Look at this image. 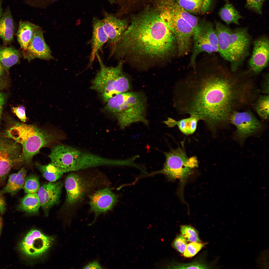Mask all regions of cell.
<instances>
[{
  "mask_svg": "<svg viewBox=\"0 0 269 269\" xmlns=\"http://www.w3.org/2000/svg\"><path fill=\"white\" fill-rule=\"evenodd\" d=\"M216 70L182 80L179 93L182 113L197 116L213 132L227 126L232 113L253 102L256 91L245 74Z\"/></svg>",
  "mask_w": 269,
  "mask_h": 269,
  "instance_id": "obj_1",
  "label": "cell"
},
{
  "mask_svg": "<svg viewBox=\"0 0 269 269\" xmlns=\"http://www.w3.org/2000/svg\"><path fill=\"white\" fill-rule=\"evenodd\" d=\"M158 0L145 5L131 16V24L112 54L125 57L141 68L159 64L175 49V37L164 22Z\"/></svg>",
  "mask_w": 269,
  "mask_h": 269,
  "instance_id": "obj_2",
  "label": "cell"
},
{
  "mask_svg": "<svg viewBox=\"0 0 269 269\" xmlns=\"http://www.w3.org/2000/svg\"><path fill=\"white\" fill-rule=\"evenodd\" d=\"M4 130L5 137L20 144L22 148L20 165L29 163L42 148L48 146L54 142L56 137L36 126L7 119Z\"/></svg>",
  "mask_w": 269,
  "mask_h": 269,
  "instance_id": "obj_3",
  "label": "cell"
},
{
  "mask_svg": "<svg viewBox=\"0 0 269 269\" xmlns=\"http://www.w3.org/2000/svg\"><path fill=\"white\" fill-rule=\"evenodd\" d=\"M218 52L230 65V71L235 72L249 54L251 38L247 27L232 29L216 21L215 22Z\"/></svg>",
  "mask_w": 269,
  "mask_h": 269,
  "instance_id": "obj_4",
  "label": "cell"
},
{
  "mask_svg": "<svg viewBox=\"0 0 269 269\" xmlns=\"http://www.w3.org/2000/svg\"><path fill=\"white\" fill-rule=\"evenodd\" d=\"M107 102L104 110L116 117L122 129L139 122L147 125L146 99L142 93L126 91L112 97Z\"/></svg>",
  "mask_w": 269,
  "mask_h": 269,
  "instance_id": "obj_5",
  "label": "cell"
},
{
  "mask_svg": "<svg viewBox=\"0 0 269 269\" xmlns=\"http://www.w3.org/2000/svg\"><path fill=\"white\" fill-rule=\"evenodd\" d=\"M96 56L100 69L93 80L90 88L97 92L104 101L107 102L115 96L128 91L130 84L129 79L122 71V60L116 67H108L104 65L98 53Z\"/></svg>",
  "mask_w": 269,
  "mask_h": 269,
  "instance_id": "obj_6",
  "label": "cell"
},
{
  "mask_svg": "<svg viewBox=\"0 0 269 269\" xmlns=\"http://www.w3.org/2000/svg\"><path fill=\"white\" fill-rule=\"evenodd\" d=\"M164 153L166 160L163 168L148 174L147 176L163 174L170 179H178L184 182L191 173L192 169L198 166L197 158L193 156L188 158L183 147H179Z\"/></svg>",
  "mask_w": 269,
  "mask_h": 269,
  "instance_id": "obj_7",
  "label": "cell"
},
{
  "mask_svg": "<svg viewBox=\"0 0 269 269\" xmlns=\"http://www.w3.org/2000/svg\"><path fill=\"white\" fill-rule=\"evenodd\" d=\"M100 178L71 173L66 177L65 183L66 195L65 205L72 208L80 205L85 198L100 183Z\"/></svg>",
  "mask_w": 269,
  "mask_h": 269,
  "instance_id": "obj_8",
  "label": "cell"
},
{
  "mask_svg": "<svg viewBox=\"0 0 269 269\" xmlns=\"http://www.w3.org/2000/svg\"><path fill=\"white\" fill-rule=\"evenodd\" d=\"M164 20L175 37L179 56L187 54L194 29L184 19L182 12L172 6L167 10Z\"/></svg>",
  "mask_w": 269,
  "mask_h": 269,
  "instance_id": "obj_9",
  "label": "cell"
},
{
  "mask_svg": "<svg viewBox=\"0 0 269 269\" xmlns=\"http://www.w3.org/2000/svg\"><path fill=\"white\" fill-rule=\"evenodd\" d=\"M230 122L236 129L233 139L241 145L248 137L259 135L266 128L265 124L249 110L241 112H234L230 117Z\"/></svg>",
  "mask_w": 269,
  "mask_h": 269,
  "instance_id": "obj_10",
  "label": "cell"
},
{
  "mask_svg": "<svg viewBox=\"0 0 269 269\" xmlns=\"http://www.w3.org/2000/svg\"><path fill=\"white\" fill-rule=\"evenodd\" d=\"M54 241V237L47 236L36 229L30 231L19 243L18 249L28 258H38L49 250Z\"/></svg>",
  "mask_w": 269,
  "mask_h": 269,
  "instance_id": "obj_11",
  "label": "cell"
},
{
  "mask_svg": "<svg viewBox=\"0 0 269 269\" xmlns=\"http://www.w3.org/2000/svg\"><path fill=\"white\" fill-rule=\"evenodd\" d=\"M194 47L190 64L195 67L196 59L200 53L218 52V39L216 31L211 23H199L195 29L193 36Z\"/></svg>",
  "mask_w": 269,
  "mask_h": 269,
  "instance_id": "obj_12",
  "label": "cell"
},
{
  "mask_svg": "<svg viewBox=\"0 0 269 269\" xmlns=\"http://www.w3.org/2000/svg\"><path fill=\"white\" fill-rule=\"evenodd\" d=\"M22 153L20 144L10 138L0 136V184L12 168L20 165Z\"/></svg>",
  "mask_w": 269,
  "mask_h": 269,
  "instance_id": "obj_13",
  "label": "cell"
},
{
  "mask_svg": "<svg viewBox=\"0 0 269 269\" xmlns=\"http://www.w3.org/2000/svg\"><path fill=\"white\" fill-rule=\"evenodd\" d=\"M82 152L74 148L58 144L52 149L49 157L51 162L64 173L80 170Z\"/></svg>",
  "mask_w": 269,
  "mask_h": 269,
  "instance_id": "obj_14",
  "label": "cell"
},
{
  "mask_svg": "<svg viewBox=\"0 0 269 269\" xmlns=\"http://www.w3.org/2000/svg\"><path fill=\"white\" fill-rule=\"evenodd\" d=\"M90 212L95 214V221L100 214L112 210L118 202V196L113 192L108 187L98 189L89 196Z\"/></svg>",
  "mask_w": 269,
  "mask_h": 269,
  "instance_id": "obj_15",
  "label": "cell"
},
{
  "mask_svg": "<svg viewBox=\"0 0 269 269\" xmlns=\"http://www.w3.org/2000/svg\"><path fill=\"white\" fill-rule=\"evenodd\" d=\"M63 185L61 181L49 182L40 186L37 194L41 207L46 216L53 206L59 203Z\"/></svg>",
  "mask_w": 269,
  "mask_h": 269,
  "instance_id": "obj_16",
  "label": "cell"
},
{
  "mask_svg": "<svg viewBox=\"0 0 269 269\" xmlns=\"http://www.w3.org/2000/svg\"><path fill=\"white\" fill-rule=\"evenodd\" d=\"M22 54L24 58L29 61L36 58L46 60L53 59L40 27L35 30L28 47L26 49L23 50Z\"/></svg>",
  "mask_w": 269,
  "mask_h": 269,
  "instance_id": "obj_17",
  "label": "cell"
},
{
  "mask_svg": "<svg viewBox=\"0 0 269 269\" xmlns=\"http://www.w3.org/2000/svg\"><path fill=\"white\" fill-rule=\"evenodd\" d=\"M269 59V42L267 37L263 36L253 43L252 53L249 62L251 70L258 73L268 66Z\"/></svg>",
  "mask_w": 269,
  "mask_h": 269,
  "instance_id": "obj_18",
  "label": "cell"
},
{
  "mask_svg": "<svg viewBox=\"0 0 269 269\" xmlns=\"http://www.w3.org/2000/svg\"><path fill=\"white\" fill-rule=\"evenodd\" d=\"M104 30L108 37L109 43L112 51L128 28L127 20L121 19L112 14L105 12L102 20Z\"/></svg>",
  "mask_w": 269,
  "mask_h": 269,
  "instance_id": "obj_19",
  "label": "cell"
},
{
  "mask_svg": "<svg viewBox=\"0 0 269 269\" xmlns=\"http://www.w3.org/2000/svg\"><path fill=\"white\" fill-rule=\"evenodd\" d=\"M93 31L91 40V51L88 66H91L94 60L96 54L108 40L103 26L102 20L98 18L93 19Z\"/></svg>",
  "mask_w": 269,
  "mask_h": 269,
  "instance_id": "obj_20",
  "label": "cell"
},
{
  "mask_svg": "<svg viewBox=\"0 0 269 269\" xmlns=\"http://www.w3.org/2000/svg\"><path fill=\"white\" fill-rule=\"evenodd\" d=\"M40 27L28 21L19 22L16 36L21 48L27 49L30 43L35 30Z\"/></svg>",
  "mask_w": 269,
  "mask_h": 269,
  "instance_id": "obj_21",
  "label": "cell"
},
{
  "mask_svg": "<svg viewBox=\"0 0 269 269\" xmlns=\"http://www.w3.org/2000/svg\"><path fill=\"white\" fill-rule=\"evenodd\" d=\"M15 28L12 16L9 8H7L0 18V38L6 44L13 40Z\"/></svg>",
  "mask_w": 269,
  "mask_h": 269,
  "instance_id": "obj_22",
  "label": "cell"
},
{
  "mask_svg": "<svg viewBox=\"0 0 269 269\" xmlns=\"http://www.w3.org/2000/svg\"><path fill=\"white\" fill-rule=\"evenodd\" d=\"M177 3L189 13H203L211 8L213 0H175Z\"/></svg>",
  "mask_w": 269,
  "mask_h": 269,
  "instance_id": "obj_23",
  "label": "cell"
},
{
  "mask_svg": "<svg viewBox=\"0 0 269 269\" xmlns=\"http://www.w3.org/2000/svg\"><path fill=\"white\" fill-rule=\"evenodd\" d=\"M21 53L12 47L0 46V63L6 71L20 61Z\"/></svg>",
  "mask_w": 269,
  "mask_h": 269,
  "instance_id": "obj_24",
  "label": "cell"
},
{
  "mask_svg": "<svg viewBox=\"0 0 269 269\" xmlns=\"http://www.w3.org/2000/svg\"><path fill=\"white\" fill-rule=\"evenodd\" d=\"M41 204L37 193L27 194L20 200L18 210L29 215L39 213Z\"/></svg>",
  "mask_w": 269,
  "mask_h": 269,
  "instance_id": "obj_25",
  "label": "cell"
},
{
  "mask_svg": "<svg viewBox=\"0 0 269 269\" xmlns=\"http://www.w3.org/2000/svg\"><path fill=\"white\" fill-rule=\"evenodd\" d=\"M190 117L177 121L170 118L164 122L168 127H172L177 125L179 130L184 134L188 135L193 134L195 131L199 118L194 115H190Z\"/></svg>",
  "mask_w": 269,
  "mask_h": 269,
  "instance_id": "obj_26",
  "label": "cell"
},
{
  "mask_svg": "<svg viewBox=\"0 0 269 269\" xmlns=\"http://www.w3.org/2000/svg\"><path fill=\"white\" fill-rule=\"evenodd\" d=\"M27 171L24 167L21 168L17 173L12 174L9 176L5 189L12 195H15L23 188Z\"/></svg>",
  "mask_w": 269,
  "mask_h": 269,
  "instance_id": "obj_27",
  "label": "cell"
},
{
  "mask_svg": "<svg viewBox=\"0 0 269 269\" xmlns=\"http://www.w3.org/2000/svg\"><path fill=\"white\" fill-rule=\"evenodd\" d=\"M35 165L43 176L50 182L56 181L63 175L64 173L55 164L51 162L46 165H43L38 162Z\"/></svg>",
  "mask_w": 269,
  "mask_h": 269,
  "instance_id": "obj_28",
  "label": "cell"
},
{
  "mask_svg": "<svg viewBox=\"0 0 269 269\" xmlns=\"http://www.w3.org/2000/svg\"><path fill=\"white\" fill-rule=\"evenodd\" d=\"M219 14L221 19L227 25L233 23L238 25L239 20L242 18L232 5L229 3L226 4L221 8Z\"/></svg>",
  "mask_w": 269,
  "mask_h": 269,
  "instance_id": "obj_29",
  "label": "cell"
},
{
  "mask_svg": "<svg viewBox=\"0 0 269 269\" xmlns=\"http://www.w3.org/2000/svg\"><path fill=\"white\" fill-rule=\"evenodd\" d=\"M269 95L260 96L255 104V108L257 114L262 119L269 118Z\"/></svg>",
  "mask_w": 269,
  "mask_h": 269,
  "instance_id": "obj_30",
  "label": "cell"
},
{
  "mask_svg": "<svg viewBox=\"0 0 269 269\" xmlns=\"http://www.w3.org/2000/svg\"><path fill=\"white\" fill-rule=\"evenodd\" d=\"M40 186L39 177L32 174L26 176L23 188L27 194L37 193Z\"/></svg>",
  "mask_w": 269,
  "mask_h": 269,
  "instance_id": "obj_31",
  "label": "cell"
},
{
  "mask_svg": "<svg viewBox=\"0 0 269 269\" xmlns=\"http://www.w3.org/2000/svg\"><path fill=\"white\" fill-rule=\"evenodd\" d=\"M180 231L182 235L187 241L191 242L201 243L197 231L193 227L190 225L181 226Z\"/></svg>",
  "mask_w": 269,
  "mask_h": 269,
  "instance_id": "obj_32",
  "label": "cell"
},
{
  "mask_svg": "<svg viewBox=\"0 0 269 269\" xmlns=\"http://www.w3.org/2000/svg\"><path fill=\"white\" fill-rule=\"evenodd\" d=\"M205 243L192 242L187 245L184 252L186 257H192L195 255L205 245Z\"/></svg>",
  "mask_w": 269,
  "mask_h": 269,
  "instance_id": "obj_33",
  "label": "cell"
},
{
  "mask_svg": "<svg viewBox=\"0 0 269 269\" xmlns=\"http://www.w3.org/2000/svg\"><path fill=\"white\" fill-rule=\"evenodd\" d=\"M172 268L175 269H208L206 265L198 262H193L186 264H177L171 266Z\"/></svg>",
  "mask_w": 269,
  "mask_h": 269,
  "instance_id": "obj_34",
  "label": "cell"
},
{
  "mask_svg": "<svg viewBox=\"0 0 269 269\" xmlns=\"http://www.w3.org/2000/svg\"><path fill=\"white\" fill-rule=\"evenodd\" d=\"M187 245V241L182 234L178 235L172 244V246L180 253H184Z\"/></svg>",
  "mask_w": 269,
  "mask_h": 269,
  "instance_id": "obj_35",
  "label": "cell"
},
{
  "mask_svg": "<svg viewBox=\"0 0 269 269\" xmlns=\"http://www.w3.org/2000/svg\"><path fill=\"white\" fill-rule=\"evenodd\" d=\"M265 0H246L247 7L257 13L262 14V6Z\"/></svg>",
  "mask_w": 269,
  "mask_h": 269,
  "instance_id": "obj_36",
  "label": "cell"
},
{
  "mask_svg": "<svg viewBox=\"0 0 269 269\" xmlns=\"http://www.w3.org/2000/svg\"><path fill=\"white\" fill-rule=\"evenodd\" d=\"M11 110L12 112L22 122L24 123L26 121L27 118L25 113V108L24 106L12 107Z\"/></svg>",
  "mask_w": 269,
  "mask_h": 269,
  "instance_id": "obj_37",
  "label": "cell"
},
{
  "mask_svg": "<svg viewBox=\"0 0 269 269\" xmlns=\"http://www.w3.org/2000/svg\"><path fill=\"white\" fill-rule=\"evenodd\" d=\"M267 251L265 250L261 252L257 259V263L259 267H267Z\"/></svg>",
  "mask_w": 269,
  "mask_h": 269,
  "instance_id": "obj_38",
  "label": "cell"
},
{
  "mask_svg": "<svg viewBox=\"0 0 269 269\" xmlns=\"http://www.w3.org/2000/svg\"><path fill=\"white\" fill-rule=\"evenodd\" d=\"M83 269H103L98 262L95 261L89 263L84 266Z\"/></svg>",
  "mask_w": 269,
  "mask_h": 269,
  "instance_id": "obj_39",
  "label": "cell"
},
{
  "mask_svg": "<svg viewBox=\"0 0 269 269\" xmlns=\"http://www.w3.org/2000/svg\"><path fill=\"white\" fill-rule=\"evenodd\" d=\"M262 91L265 94H269V76L267 75L263 81L262 85Z\"/></svg>",
  "mask_w": 269,
  "mask_h": 269,
  "instance_id": "obj_40",
  "label": "cell"
},
{
  "mask_svg": "<svg viewBox=\"0 0 269 269\" xmlns=\"http://www.w3.org/2000/svg\"><path fill=\"white\" fill-rule=\"evenodd\" d=\"M0 192V213L3 214L6 209V203L5 200Z\"/></svg>",
  "mask_w": 269,
  "mask_h": 269,
  "instance_id": "obj_41",
  "label": "cell"
},
{
  "mask_svg": "<svg viewBox=\"0 0 269 269\" xmlns=\"http://www.w3.org/2000/svg\"><path fill=\"white\" fill-rule=\"evenodd\" d=\"M5 101V96L4 94L0 91V123L2 118V111Z\"/></svg>",
  "mask_w": 269,
  "mask_h": 269,
  "instance_id": "obj_42",
  "label": "cell"
},
{
  "mask_svg": "<svg viewBox=\"0 0 269 269\" xmlns=\"http://www.w3.org/2000/svg\"><path fill=\"white\" fill-rule=\"evenodd\" d=\"M6 71L4 68L0 63V80L3 79Z\"/></svg>",
  "mask_w": 269,
  "mask_h": 269,
  "instance_id": "obj_43",
  "label": "cell"
},
{
  "mask_svg": "<svg viewBox=\"0 0 269 269\" xmlns=\"http://www.w3.org/2000/svg\"><path fill=\"white\" fill-rule=\"evenodd\" d=\"M2 227V221L1 218L0 217V236L1 233Z\"/></svg>",
  "mask_w": 269,
  "mask_h": 269,
  "instance_id": "obj_44",
  "label": "cell"
},
{
  "mask_svg": "<svg viewBox=\"0 0 269 269\" xmlns=\"http://www.w3.org/2000/svg\"><path fill=\"white\" fill-rule=\"evenodd\" d=\"M133 2L136 3L137 4L138 3H139L140 1H141L142 0H131ZM150 0H148V1H150ZM147 2H148V0H147Z\"/></svg>",
  "mask_w": 269,
  "mask_h": 269,
  "instance_id": "obj_45",
  "label": "cell"
},
{
  "mask_svg": "<svg viewBox=\"0 0 269 269\" xmlns=\"http://www.w3.org/2000/svg\"><path fill=\"white\" fill-rule=\"evenodd\" d=\"M1 0H0V18L1 17L2 14V8L1 7Z\"/></svg>",
  "mask_w": 269,
  "mask_h": 269,
  "instance_id": "obj_46",
  "label": "cell"
},
{
  "mask_svg": "<svg viewBox=\"0 0 269 269\" xmlns=\"http://www.w3.org/2000/svg\"><path fill=\"white\" fill-rule=\"evenodd\" d=\"M110 2L111 4H112L115 2V0H108Z\"/></svg>",
  "mask_w": 269,
  "mask_h": 269,
  "instance_id": "obj_47",
  "label": "cell"
},
{
  "mask_svg": "<svg viewBox=\"0 0 269 269\" xmlns=\"http://www.w3.org/2000/svg\"><path fill=\"white\" fill-rule=\"evenodd\" d=\"M46 0V1H53V0Z\"/></svg>",
  "mask_w": 269,
  "mask_h": 269,
  "instance_id": "obj_48",
  "label": "cell"
},
{
  "mask_svg": "<svg viewBox=\"0 0 269 269\" xmlns=\"http://www.w3.org/2000/svg\"><path fill=\"white\" fill-rule=\"evenodd\" d=\"M225 0V1H227V0Z\"/></svg>",
  "mask_w": 269,
  "mask_h": 269,
  "instance_id": "obj_49",
  "label": "cell"
}]
</instances>
